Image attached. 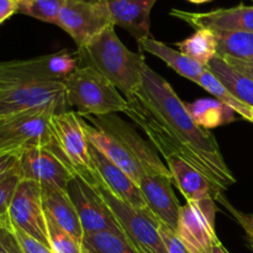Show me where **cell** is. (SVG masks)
Masks as SVG:
<instances>
[{
	"mask_svg": "<svg viewBox=\"0 0 253 253\" xmlns=\"http://www.w3.org/2000/svg\"><path fill=\"white\" fill-rule=\"evenodd\" d=\"M126 100L125 114L145 131L163 157L179 156L222 192L236 183L215 136L193 120L170 84L147 63L142 68L140 90Z\"/></svg>",
	"mask_w": 253,
	"mask_h": 253,
	"instance_id": "6da1fadb",
	"label": "cell"
},
{
	"mask_svg": "<svg viewBox=\"0 0 253 253\" xmlns=\"http://www.w3.org/2000/svg\"><path fill=\"white\" fill-rule=\"evenodd\" d=\"M82 62L100 72L114 84L125 98L133 95L142 85V68L146 61L142 54L130 51L115 32V26H109L79 49Z\"/></svg>",
	"mask_w": 253,
	"mask_h": 253,
	"instance_id": "7a4b0ae2",
	"label": "cell"
},
{
	"mask_svg": "<svg viewBox=\"0 0 253 253\" xmlns=\"http://www.w3.org/2000/svg\"><path fill=\"white\" fill-rule=\"evenodd\" d=\"M63 83L68 106L79 116L125 113L128 106L114 84L90 66L79 67Z\"/></svg>",
	"mask_w": 253,
	"mask_h": 253,
	"instance_id": "3957f363",
	"label": "cell"
},
{
	"mask_svg": "<svg viewBox=\"0 0 253 253\" xmlns=\"http://www.w3.org/2000/svg\"><path fill=\"white\" fill-rule=\"evenodd\" d=\"M54 114L59 113L47 108L0 116V156L19 155L31 147H46L66 162L52 130L51 119Z\"/></svg>",
	"mask_w": 253,
	"mask_h": 253,
	"instance_id": "277c9868",
	"label": "cell"
},
{
	"mask_svg": "<svg viewBox=\"0 0 253 253\" xmlns=\"http://www.w3.org/2000/svg\"><path fill=\"white\" fill-rule=\"evenodd\" d=\"M95 187L113 211L126 239L138 251L141 253H168L158 231L160 222L150 210L137 209L119 199L101 183L100 178H98Z\"/></svg>",
	"mask_w": 253,
	"mask_h": 253,
	"instance_id": "5b68a950",
	"label": "cell"
},
{
	"mask_svg": "<svg viewBox=\"0 0 253 253\" xmlns=\"http://www.w3.org/2000/svg\"><path fill=\"white\" fill-rule=\"evenodd\" d=\"M56 25L73 39L78 49L84 48L114 25L109 0H64Z\"/></svg>",
	"mask_w": 253,
	"mask_h": 253,
	"instance_id": "8992f818",
	"label": "cell"
},
{
	"mask_svg": "<svg viewBox=\"0 0 253 253\" xmlns=\"http://www.w3.org/2000/svg\"><path fill=\"white\" fill-rule=\"evenodd\" d=\"M51 124L59 151L69 167L76 174L95 185L99 175L94 167L89 151V141L78 114L73 110L54 114Z\"/></svg>",
	"mask_w": 253,
	"mask_h": 253,
	"instance_id": "52a82bcc",
	"label": "cell"
},
{
	"mask_svg": "<svg viewBox=\"0 0 253 253\" xmlns=\"http://www.w3.org/2000/svg\"><path fill=\"white\" fill-rule=\"evenodd\" d=\"M47 108L59 114L68 111L63 82L42 81L0 89V116Z\"/></svg>",
	"mask_w": 253,
	"mask_h": 253,
	"instance_id": "ba28073f",
	"label": "cell"
},
{
	"mask_svg": "<svg viewBox=\"0 0 253 253\" xmlns=\"http://www.w3.org/2000/svg\"><path fill=\"white\" fill-rule=\"evenodd\" d=\"M67 193L78 212L84 236L99 232H113L125 236L95 185L76 174L67 187Z\"/></svg>",
	"mask_w": 253,
	"mask_h": 253,
	"instance_id": "9c48e42d",
	"label": "cell"
},
{
	"mask_svg": "<svg viewBox=\"0 0 253 253\" xmlns=\"http://www.w3.org/2000/svg\"><path fill=\"white\" fill-rule=\"evenodd\" d=\"M216 210L214 199L187 202L180 208L175 232L192 253H212L219 240L215 232Z\"/></svg>",
	"mask_w": 253,
	"mask_h": 253,
	"instance_id": "30bf717a",
	"label": "cell"
},
{
	"mask_svg": "<svg viewBox=\"0 0 253 253\" xmlns=\"http://www.w3.org/2000/svg\"><path fill=\"white\" fill-rule=\"evenodd\" d=\"M16 169L21 179L32 180L41 188L62 190H67L68 183L76 175L58 155L46 147H31L20 152Z\"/></svg>",
	"mask_w": 253,
	"mask_h": 253,
	"instance_id": "8fae6325",
	"label": "cell"
},
{
	"mask_svg": "<svg viewBox=\"0 0 253 253\" xmlns=\"http://www.w3.org/2000/svg\"><path fill=\"white\" fill-rule=\"evenodd\" d=\"M10 219L12 226L49 247L42 189L37 183L29 179L20 180L10 207Z\"/></svg>",
	"mask_w": 253,
	"mask_h": 253,
	"instance_id": "7c38bea8",
	"label": "cell"
},
{
	"mask_svg": "<svg viewBox=\"0 0 253 253\" xmlns=\"http://www.w3.org/2000/svg\"><path fill=\"white\" fill-rule=\"evenodd\" d=\"M93 125L104 128L110 133L115 135L119 140L124 142V145L128 148L133 157L137 160L142 167L146 175H163V177H170L169 169L167 166L163 165L161 158L156 153L155 147L148 145L132 126L127 125L120 118H116L113 114L105 116H83Z\"/></svg>",
	"mask_w": 253,
	"mask_h": 253,
	"instance_id": "4fadbf2b",
	"label": "cell"
},
{
	"mask_svg": "<svg viewBox=\"0 0 253 253\" xmlns=\"http://www.w3.org/2000/svg\"><path fill=\"white\" fill-rule=\"evenodd\" d=\"M169 14L187 22L195 30L253 32V6L239 5L230 9H216L208 12H188L172 9Z\"/></svg>",
	"mask_w": 253,
	"mask_h": 253,
	"instance_id": "5bb4252c",
	"label": "cell"
},
{
	"mask_svg": "<svg viewBox=\"0 0 253 253\" xmlns=\"http://www.w3.org/2000/svg\"><path fill=\"white\" fill-rule=\"evenodd\" d=\"M173 179L163 175H143L138 187L142 193L147 209L160 224L177 230L180 204L172 188Z\"/></svg>",
	"mask_w": 253,
	"mask_h": 253,
	"instance_id": "9a60e30c",
	"label": "cell"
},
{
	"mask_svg": "<svg viewBox=\"0 0 253 253\" xmlns=\"http://www.w3.org/2000/svg\"><path fill=\"white\" fill-rule=\"evenodd\" d=\"M89 151L101 183L123 202L137 209H147V204L137 183L127 173L108 160L90 142H89Z\"/></svg>",
	"mask_w": 253,
	"mask_h": 253,
	"instance_id": "2e32d148",
	"label": "cell"
},
{
	"mask_svg": "<svg viewBox=\"0 0 253 253\" xmlns=\"http://www.w3.org/2000/svg\"><path fill=\"white\" fill-rule=\"evenodd\" d=\"M81 118L83 124L84 132L89 142L94 146L98 151H100L108 160H110L114 165L127 173L136 183H140L141 178L145 175L142 167L137 162L132 153L128 151V148L124 145L121 140H119L115 135L110 133L104 128L98 127L95 125H90L83 116Z\"/></svg>",
	"mask_w": 253,
	"mask_h": 253,
	"instance_id": "e0dca14e",
	"label": "cell"
},
{
	"mask_svg": "<svg viewBox=\"0 0 253 253\" xmlns=\"http://www.w3.org/2000/svg\"><path fill=\"white\" fill-rule=\"evenodd\" d=\"M172 179L187 202L214 199L222 190L208 179L197 168L179 156H168L166 158Z\"/></svg>",
	"mask_w": 253,
	"mask_h": 253,
	"instance_id": "ac0fdd59",
	"label": "cell"
},
{
	"mask_svg": "<svg viewBox=\"0 0 253 253\" xmlns=\"http://www.w3.org/2000/svg\"><path fill=\"white\" fill-rule=\"evenodd\" d=\"M157 0H109L114 25L123 27L136 41L150 37L151 10Z\"/></svg>",
	"mask_w": 253,
	"mask_h": 253,
	"instance_id": "d6986e66",
	"label": "cell"
},
{
	"mask_svg": "<svg viewBox=\"0 0 253 253\" xmlns=\"http://www.w3.org/2000/svg\"><path fill=\"white\" fill-rule=\"evenodd\" d=\"M42 81L58 82L49 71L48 54L31 59L0 62V89Z\"/></svg>",
	"mask_w": 253,
	"mask_h": 253,
	"instance_id": "ffe728a7",
	"label": "cell"
},
{
	"mask_svg": "<svg viewBox=\"0 0 253 253\" xmlns=\"http://www.w3.org/2000/svg\"><path fill=\"white\" fill-rule=\"evenodd\" d=\"M44 212L51 217L59 227L83 242L84 231L79 220L78 212L72 203L67 190L53 187L41 188Z\"/></svg>",
	"mask_w": 253,
	"mask_h": 253,
	"instance_id": "44dd1931",
	"label": "cell"
},
{
	"mask_svg": "<svg viewBox=\"0 0 253 253\" xmlns=\"http://www.w3.org/2000/svg\"><path fill=\"white\" fill-rule=\"evenodd\" d=\"M138 46L143 51L148 52V53L162 59L169 68L177 72L183 78L189 79V81L194 82V83H197L198 79L200 78V76L207 69L202 64L197 63L195 61L190 59L189 57L183 54L180 51H175V49L170 48L169 46H167L163 42L151 39V37L138 42Z\"/></svg>",
	"mask_w": 253,
	"mask_h": 253,
	"instance_id": "7402d4cb",
	"label": "cell"
},
{
	"mask_svg": "<svg viewBox=\"0 0 253 253\" xmlns=\"http://www.w3.org/2000/svg\"><path fill=\"white\" fill-rule=\"evenodd\" d=\"M225 88L241 103L253 108V79L240 72L219 56H215L207 66Z\"/></svg>",
	"mask_w": 253,
	"mask_h": 253,
	"instance_id": "603a6c76",
	"label": "cell"
},
{
	"mask_svg": "<svg viewBox=\"0 0 253 253\" xmlns=\"http://www.w3.org/2000/svg\"><path fill=\"white\" fill-rule=\"evenodd\" d=\"M187 108L193 120L205 130L226 125L237 119L236 111L217 99H199L187 104Z\"/></svg>",
	"mask_w": 253,
	"mask_h": 253,
	"instance_id": "cb8c5ba5",
	"label": "cell"
},
{
	"mask_svg": "<svg viewBox=\"0 0 253 253\" xmlns=\"http://www.w3.org/2000/svg\"><path fill=\"white\" fill-rule=\"evenodd\" d=\"M214 34L217 42L216 56L253 63V32L219 31Z\"/></svg>",
	"mask_w": 253,
	"mask_h": 253,
	"instance_id": "d4e9b609",
	"label": "cell"
},
{
	"mask_svg": "<svg viewBox=\"0 0 253 253\" xmlns=\"http://www.w3.org/2000/svg\"><path fill=\"white\" fill-rule=\"evenodd\" d=\"M175 46L179 51L197 63L207 68L209 62L217 54L216 36L207 29L195 30L194 34L183 41L177 42Z\"/></svg>",
	"mask_w": 253,
	"mask_h": 253,
	"instance_id": "484cf974",
	"label": "cell"
},
{
	"mask_svg": "<svg viewBox=\"0 0 253 253\" xmlns=\"http://www.w3.org/2000/svg\"><path fill=\"white\" fill-rule=\"evenodd\" d=\"M84 253H141L123 235L99 232L83 239Z\"/></svg>",
	"mask_w": 253,
	"mask_h": 253,
	"instance_id": "4316f807",
	"label": "cell"
},
{
	"mask_svg": "<svg viewBox=\"0 0 253 253\" xmlns=\"http://www.w3.org/2000/svg\"><path fill=\"white\" fill-rule=\"evenodd\" d=\"M197 84L202 86L203 89H205L207 91H209L210 94H212L217 100L226 104L230 108L234 109V110L236 111L237 115H240L242 119L249 121L251 106L246 105V104L237 100V99L225 88L224 84H222L221 82L209 71V69H205L204 73H203L202 76H200V78L198 79Z\"/></svg>",
	"mask_w": 253,
	"mask_h": 253,
	"instance_id": "83f0119b",
	"label": "cell"
},
{
	"mask_svg": "<svg viewBox=\"0 0 253 253\" xmlns=\"http://www.w3.org/2000/svg\"><path fill=\"white\" fill-rule=\"evenodd\" d=\"M16 2L20 14L56 25L64 0H16Z\"/></svg>",
	"mask_w": 253,
	"mask_h": 253,
	"instance_id": "f1b7e54d",
	"label": "cell"
},
{
	"mask_svg": "<svg viewBox=\"0 0 253 253\" xmlns=\"http://www.w3.org/2000/svg\"><path fill=\"white\" fill-rule=\"evenodd\" d=\"M46 214V212H44ZM47 234L49 247L53 253H84L83 242L78 241L69 232L59 227L53 220L46 215Z\"/></svg>",
	"mask_w": 253,
	"mask_h": 253,
	"instance_id": "f546056e",
	"label": "cell"
},
{
	"mask_svg": "<svg viewBox=\"0 0 253 253\" xmlns=\"http://www.w3.org/2000/svg\"><path fill=\"white\" fill-rule=\"evenodd\" d=\"M20 180L21 177L17 172L16 166L0 178V225L12 226L10 219V207Z\"/></svg>",
	"mask_w": 253,
	"mask_h": 253,
	"instance_id": "4dcf8cb0",
	"label": "cell"
},
{
	"mask_svg": "<svg viewBox=\"0 0 253 253\" xmlns=\"http://www.w3.org/2000/svg\"><path fill=\"white\" fill-rule=\"evenodd\" d=\"M215 202L220 203V204L230 212V215L236 220L237 224L244 229L245 234H246L247 244H249V246L253 250V214H247V212L237 210L236 208L226 199V197L222 194V192L216 195Z\"/></svg>",
	"mask_w": 253,
	"mask_h": 253,
	"instance_id": "1f68e13d",
	"label": "cell"
},
{
	"mask_svg": "<svg viewBox=\"0 0 253 253\" xmlns=\"http://www.w3.org/2000/svg\"><path fill=\"white\" fill-rule=\"evenodd\" d=\"M14 230L22 253H53L48 246H46L41 241L32 237L31 235L26 234V232L17 229V227H14Z\"/></svg>",
	"mask_w": 253,
	"mask_h": 253,
	"instance_id": "d6a6232c",
	"label": "cell"
},
{
	"mask_svg": "<svg viewBox=\"0 0 253 253\" xmlns=\"http://www.w3.org/2000/svg\"><path fill=\"white\" fill-rule=\"evenodd\" d=\"M158 231H160L163 244H165L168 253H192L183 244L182 240L179 239V236H178L174 230L166 226V225L160 224L158 225Z\"/></svg>",
	"mask_w": 253,
	"mask_h": 253,
	"instance_id": "836d02e7",
	"label": "cell"
},
{
	"mask_svg": "<svg viewBox=\"0 0 253 253\" xmlns=\"http://www.w3.org/2000/svg\"><path fill=\"white\" fill-rule=\"evenodd\" d=\"M0 253H22L14 226L0 225Z\"/></svg>",
	"mask_w": 253,
	"mask_h": 253,
	"instance_id": "e575fe53",
	"label": "cell"
},
{
	"mask_svg": "<svg viewBox=\"0 0 253 253\" xmlns=\"http://www.w3.org/2000/svg\"><path fill=\"white\" fill-rule=\"evenodd\" d=\"M16 0H0V24L17 12Z\"/></svg>",
	"mask_w": 253,
	"mask_h": 253,
	"instance_id": "d590c367",
	"label": "cell"
},
{
	"mask_svg": "<svg viewBox=\"0 0 253 253\" xmlns=\"http://www.w3.org/2000/svg\"><path fill=\"white\" fill-rule=\"evenodd\" d=\"M17 158H19V155H14V153L0 156V178L6 174L7 172H10L16 166Z\"/></svg>",
	"mask_w": 253,
	"mask_h": 253,
	"instance_id": "8d00e7d4",
	"label": "cell"
},
{
	"mask_svg": "<svg viewBox=\"0 0 253 253\" xmlns=\"http://www.w3.org/2000/svg\"><path fill=\"white\" fill-rule=\"evenodd\" d=\"M225 61L229 62L231 66H234L235 68L239 69L240 72H242L244 74H246L249 78L253 79V63H250V62H242V61H237V59H232V58H224Z\"/></svg>",
	"mask_w": 253,
	"mask_h": 253,
	"instance_id": "74e56055",
	"label": "cell"
},
{
	"mask_svg": "<svg viewBox=\"0 0 253 253\" xmlns=\"http://www.w3.org/2000/svg\"><path fill=\"white\" fill-rule=\"evenodd\" d=\"M212 253H230L224 247V245L217 240L214 245V249H212Z\"/></svg>",
	"mask_w": 253,
	"mask_h": 253,
	"instance_id": "f35d334b",
	"label": "cell"
},
{
	"mask_svg": "<svg viewBox=\"0 0 253 253\" xmlns=\"http://www.w3.org/2000/svg\"><path fill=\"white\" fill-rule=\"evenodd\" d=\"M188 1L193 2V4H204V2H209L211 0H188Z\"/></svg>",
	"mask_w": 253,
	"mask_h": 253,
	"instance_id": "ab89813d",
	"label": "cell"
},
{
	"mask_svg": "<svg viewBox=\"0 0 253 253\" xmlns=\"http://www.w3.org/2000/svg\"><path fill=\"white\" fill-rule=\"evenodd\" d=\"M249 121H251L253 124V108H251V110H250V118H249Z\"/></svg>",
	"mask_w": 253,
	"mask_h": 253,
	"instance_id": "60d3db41",
	"label": "cell"
}]
</instances>
